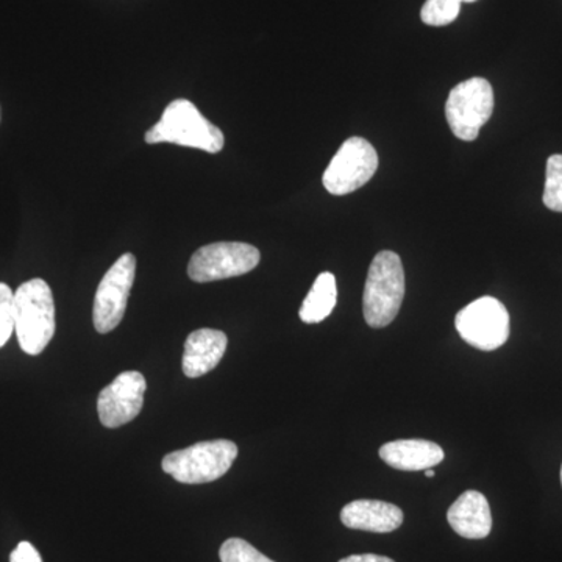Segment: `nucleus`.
I'll return each mask as SVG.
<instances>
[{
	"label": "nucleus",
	"mask_w": 562,
	"mask_h": 562,
	"mask_svg": "<svg viewBox=\"0 0 562 562\" xmlns=\"http://www.w3.org/2000/svg\"><path fill=\"white\" fill-rule=\"evenodd\" d=\"M55 302L49 284L43 279L22 283L14 292V331L27 355L43 353L55 335Z\"/></svg>",
	"instance_id": "nucleus-1"
},
{
	"label": "nucleus",
	"mask_w": 562,
	"mask_h": 562,
	"mask_svg": "<svg viewBox=\"0 0 562 562\" xmlns=\"http://www.w3.org/2000/svg\"><path fill=\"white\" fill-rule=\"evenodd\" d=\"M147 144L171 143L220 154L225 146V136L220 127L206 120L194 103L177 99L166 106L161 120L146 133Z\"/></svg>",
	"instance_id": "nucleus-2"
},
{
	"label": "nucleus",
	"mask_w": 562,
	"mask_h": 562,
	"mask_svg": "<svg viewBox=\"0 0 562 562\" xmlns=\"http://www.w3.org/2000/svg\"><path fill=\"white\" fill-rule=\"evenodd\" d=\"M405 297V271L395 251L375 255L362 295V312L369 327H387L397 317Z\"/></svg>",
	"instance_id": "nucleus-3"
},
{
	"label": "nucleus",
	"mask_w": 562,
	"mask_h": 562,
	"mask_svg": "<svg viewBox=\"0 0 562 562\" xmlns=\"http://www.w3.org/2000/svg\"><path fill=\"white\" fill-rule=\"evenodd\" d=\"M238 446L227 439L194 443L162 458V471L183 484L216 482L231 471Z\"/></svg>",
	"instance_id": "nucleus-4"
},
{
	"label": "nucleus",
	"mask_w": 562,
	"mask_h": 562,
	"mask_svg": "<svg viewBox=\"0 0 562 562\" xmlns=\"http://www.w3.org/2000/svg\"><path fill=\"white\" fill-rule=\"evenodd\" d=\"M494 111V90L490 81L473 77L457 85L446 103V117L453 135L462 140H475Z\"/></svg>",
	"instance_id": "nucleus-5"
},
{
	"label": "nucleus",
	"mask_w": 562,
	"mask_h": 562,
	"mask_svg": "<svg viewBox=\"0 0 562 562\" xmlns=\"http://www.w3.org/2000/svg\"><path fill=\"white\" fill-rule=\"evenodd\" d=\"M257 247L246 243H214L195 251L188 265V276L198 283L233 279L249 273L260 265Z\"/></svg>",
	"instance_id": "nucleus-6"
},
{
	"label": "nucleus",
	"mask_w": 562,
	"mask_h": 562,
	"mask_svg": "<svg viewBox=\"0 0 562 562\" xmlns=\"http://www.w3.org/2000/svg\"><path fill=\"white\" fill-rule=\"evenodd\" d=\"M379 169V154L369 140L349 138L342 144L325 169L322 183L333 195H346L360 190L375 176Z\"/></svg>",
	"instance_id": "nucleus-7"
},
{
	"label": "nucleus",
	"mask_w": 562,
	"mask_h": 562,
	"mask_svg": "<svg viewBox=\"0 0 562 562\" xmlns=\"http://www.w3.org/2000/svg\"><path fill=\"white\" fill-rule=\"evenodd\" d=\"M454 327L469 346L497 350L509 338V313L501 301L480 297L457 314Z\"/></svg>",
	"instance_id": "nucleus-8"
},
{
	"label": "nucleus",
	"mask_w": 562,
	"mask_h": 562,
	"mask_svg": "<svg viewBox=\"0 0 562 562\" xmlns=\"http://www.w3.org/2000/svg\"><path fill=\"white\" fill-rule=\"evenodd\" d=\"M135 277L136 258L133 254L122 255L103 276L92 308V322L101 335L113 331L124 319Z\"/></svg>",
	"instance_id": "nucleus-9"
},
{
	"label": "nucleus",
	"mask_w": 562,
	"mask_h": 562,
	"mask_svg": "<svg viewBox=\"0 0 562 562\" xmlns=\"http://www.w3.org/2000/svg\"><path fill=\"white\" fill-rule=\"evenodd\" d=\"M147 383L143 373L122 372L113 383L103 387L98 398L99 419L103 427L120 428L138 417L144 405Z\"/></svg>",
	"instance_id": "nucleus-10"
},
{
	"label": "nucleus",
	"mask_w": 562,
	"mask_h": 562,
	"mask_svg": "<svg viewBox=\"0 0 562 562\" xmlns=\"http://www.w3.org/2000/svg\"><path fill=\"white\" fill-rule=\"evenodd\" d=\"M227 335L213 328L192 331L184 342L183 373L190 379H199L217 368L225 350Z\"/></svg>",
	"instance_id": "nucleus-11"
},
{
	"label": "nucleus",
	"mask_w": 562,
	"mask_h": 562,
	"mask_svg": "<svg viewBox=\"0 0 562 562\" xmlns=\"http://www.w3.org/2000/svg\"><path fill=\"white\" fill-rule=\"evenodd\" d=\"M447 520L457 535L465 539H484L491 535V506L482 492L465 491L450 506Z\"/></svg>",
	"instance_id": "nucleus-12"
},
{
	"label": "nucleus",
	"mask_w": 562,
	"mask_h": 562,
	"mask_svg": "<svg viewBox=\"0 0 562 562\" xmlns=\"http://www.w3.org/2000/svg\"><path fill=\"white\" fill-rule=\"evenodd\" d=\"M341 522L350 530L391 532L401 528L403 512L392 503L355 501L344 506Z\"/></svg>",
	"instance_id": "nucleus-13"
},
{
	"label": "nucleus",
	"mask_w": 562,
	"mask_h": 562,
	"mask_svg": "<svg viewBox=\"0 0 562 562\" xmlns=\"http://www.w3.org/2000/svg\"><path fill=\"white\" fill-rule=\"evenodd\" d=\"M443 450L438 443L425 439H401L384 443L380 458L397 471L419 472L436 468L442 462Z\"/></svg>",
	"instance_id": "nucleus-14"
},
{
	"label": "nucleus",
	"mask_w": 562,
	"mask_h": 562,
	"mask_svg": "<svg viewBox=\"0 0 562 562\" xmlns=\"http://www.w3.org/2000/svg\"><path fill=\"white\" fill-rule=\"evenodd\" d=\"M338 302V286L331 272H322L301 306L299 316L305 324H319L327 319Z\"/></svg>",
	"instance_id": "nucleus-15"
},
{
	"label": "nucleus",
	"mask_w": 562,
	"mask_h": 562,
	"mask_svg": "<svg viewBox=\"0 0 562 562\" xmlns=\"http://www.w3.org/2000/svg\"><path fill=\"white\" fill-rule=\"evenodd\" d=\"M543 205L562 213V155H552L547 161Z\"/></svg>",
	"instance_id": "nucleus-16"
},
{
	"label": "nucleus",
	"mask_w": 562,
	"mask_h": 562,
	"mask_svg": "<svg viewBox=\"0 0 562 562\" xmlns=\"http://www.w3.org/2000/svg\"><path fill=\"white\" fill-rule=\"evenodd\" d=\"M460 10V0H427L422 7L420 18L431 27H443L457 20Z\"/></svg>",
	"instance_id": "nucleus-17"
},
{
	"label": "nucleus",
	"mask_w": 562,
	"mask_h": 562,
	"mask_svg": "<svg viewBox=\"0 0 562 562\" xmlns=\"http://www.w3.org/2000/svg\"><path fill=\"white\" fill-rule=\"evenodd\" d=\"M220 557L222 562H273L239 538H232L222 543Z\"/></svg>",
	"instance_id": "nucleus-18"
},
{
	"label": "nucleus",
	"mask_w": 562,
	"mask_h": 562,
	"mask_svg": "<svg viewBox=\"0 0 562 562\" xmlns=\"http://www.w3.org/2000/svg\"><path fill=\"white\" fill-rule=\"evenodd\" d=\"M14 331V292L9 284L0 283V349L9 342Z\"/></svg>",
	"instance_id": "nucleus-19"
},
{
	"label": "nucleus",
	"mask_w": 562,
	"mask_h": 562,
	"mask_svg": "<svg viewBox=\"0 0 562 562\" xmlns=\"http://www.w3.org/2000/svg\"><path fill=\"white\" fill-rule=\"evenodd\" d=\"M10 562H43L41 554L31 542L22 541L10 554Z\"/></svg>",
	"instance_id": "nucleus-20"
},
{
	"label": "nucleus",
	"mask_w": 562,
	"mask_h": 562,
	"mask_svg": "<svg viewBox=\"0 0 562 562\" xmlns=\"http://www.w3.org/2000/svg\"><path fill=\"white\" fill-rule=\"evenodd\" d=\"M339 562H395L387 557H380V554H350V557L342 558Z\"/></svg>",
	"instance_id": "nucleus-21"
},
{
	"label": "nucleus",
	"mask_w": 562,
	"mask_h": 562,
	"mask_svg": "<svg viewBox=\"0 0 562 562\" xmlns=\"http://www.w3.org/2000/svg\"><path fill=\"white\" fill-rule=\"evenodd\" d=\"M425 475H427L428 479H432V476H435V472H432V469H427V471H425Z\"/></svg>",
	"instance_id": "nucleus-22"
},
{
	"label": "nucleus",
	"mask_w": 562,
	"mask_h": 562,
	"mask_svg": "<svg viewBox=\"0 0 562 562\" xmlns=\"http://www.w3.org/2000/svg\"><path fill=\"white\" fill-rule=\"evenodd\" d=\"M461 3H472L476 2V0H460Z\"/></svg>",
	"instance_id": "nucleus-23"
},
{
	"label": "nucleus",
	"mask_w": 562,
	"mask_h": 562,
	"mask_svg": "<svg viewBox=\"0 0 562 562\" xmlns=\"http://www.w3.org/2000/svg\"><path fill=\"white\" fill-rule=\"evenodd\" d=\"M561 483H562V465H561Z\"/></svg>",
	"instance_id": "nucleus-24"
}]
</instances>
